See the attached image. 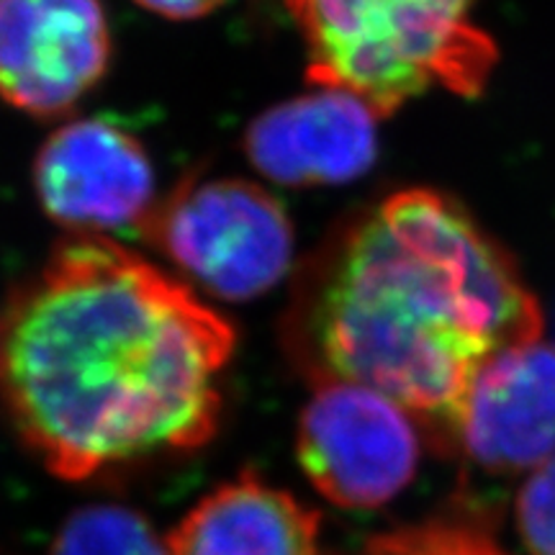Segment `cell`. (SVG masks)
Segmentation results:
<instances>
[{
  "label": "cell",
  "mask_w": 555,
  "mask_h": 555,
  "mask_svg": "<svg viewBox=\"0 0 555 555\" xmlns=\"http://www.w3.org/2000/svg\"><path fill=\"white\" fill-rule=\"evenodd\" d=\"M237 330L106 237L62 242L0 317V401L65 481L191 453L217 435Z\"/></svg>",
  "instance_id": "obj_1"
},
{
  "label": "cell",
  "mask_w": 555,
  "mask_h": 555,
  "mask_svg": "<svg viewBox=\"0 0 555 555\" xmlns=\"http://www.w3.org/2000/svg\"><path fill=\"white\" fill-rule=\"evenodd\" d=\"M543 339L515 260L446 193L406 189L319 249L291 304L286 347L317 384H356L409 412L440 450L478 371Z\"/></svg>",
  "instance_id": "obj_2"
},
{
  "label": "cell",
  "mask_w": 555,
  "mask_h": 555,
  "mask_svg": "<svg viewBox=\"0 0 555 555\" xmlns=\"http://www.w3.org/2000/svg\"><path fill=\"white\" fill-rule=\"evenodd\" d=\"M319 88L356 95L378 119L429 90L476 99L499 50L478 0H283Z\"/></svg>",
  "instance_id": "obj_3"
},
{
  "label": "cell",
  "mask_w": 555,
  "mask_h": 555,
  "mask_svg": "<svg viewBox=\"0 0 555 555\" xmlns=\"http://www.w3.org/2000/svg\"><path fill=\"white\" fill-rule=\"evenodd\" d=\"M139 234L221 301L268 294L294 262L286 208L245 178L185 180L155 204Z\"/></svg>",
  "instance_id": "obj_4"
},
{
  "label": "cell",
  "mask_w": 555,
  "mask_h": 555,
  "mask_svg": "<svg viewBox=\"0 0 555 555\" xmlns=\"http://www.w3.org/2000/svg\"><path fill=\"white\" fill-rule=\"evenodd\" d=\"M422 427L397 401L356 384H317L301 409L296 455L311 486L345 509H373L412 483Z\"/></svg>",
  "instance_id": "obj_5"
},
{
  "label": "cell",
  "mask_w": 555,
  "mask_h": 555,
  "mask_svg": "<svg viewBox=\"0 0 555 555\" xmlns=\"http://www.w3.org/2000/svg\"><path fill=\"white\" fill-rule=\"evenodd\" d=\"M34 189L47 217L103 237L144 224L155 208V168L129 129L95 116L47 137L34 159Z\"/></svg>",
  "instance_id": "obj_6"
},
{
  "label": "cell",
  "mask_w": 555,
  "mask_h": 555,
  "mask_svg": "<svg viewBox=\"0 0 555 555\" xmlns=\"http://www.w3.org/2000/svg\"><path fill=\"white\" fill-rule=\"evenodd\" d=\"M111 65L101 0H0V95L52 119L75 108Z\"/></svg>",
  "instance_id": "obj_7"
},
{
  "label": "cell",
  "mask_w": 555,
  "mask_h": 555,
  "mask_svg": "<svg viewBox=\"0 0 555 555\" xmlns=\"http://www.w3.org/2000/svg\"><path fill=\"white\" fill-rule=\"evenodd\" d=\"M457 453L489 476H519L555 455V347L535 339L499 352L470 384Z\"/></svg>",
  "instance_id": "obj_8"
},
{
  "label": "cell",
  "mask_w": 555,
  "mask_h": 555,
  "mask_svg": "<svg viewBox=\"0 0 555 555\" xmlns=\"http://www.w3.org/2000/svg\"><path fill=\"white\" fill-rule=\"evenodd\" d=\"M242 150L278 185H345L376 163L378 116L345 90L319 88L262 111L247 127Z\"/></svg>",
  "instance_id": "obj_9"
},
{
  "label": "cell",
  "mask_w": 555,
  "mask_h": 555,
  "mask_svg": "<svg viewBox=\"0 0 555 555\" xmlns=\"http://www.w3.org/2000/svg\"><path fill=\"white\" fill-rule=\"evenodd\" d=\"M168 555H319V515L294 494L242 474L191 506Z\"/></svg>",
  "instance_id": "obj_10"
},
{
  "label": "cell",
  "mask_w": 555,
  "mask_h": 555,
  "mask_svg": "<svg viewBox=\"0 0 555 555\" xmlns=\"http://www.w3.org/2000/svg\"><path fill=\"white\" fill-rule=\"evenodd\" d=\"M52 555H168L165 538L134 509L86 506L62 525Z\"/></svg>",
  "instance_id": "obj_11"
},
{
  "label": "cell",
  "mask_w": 555,
  "mask_h": 555,
  "mask_svg": "<svg viewBox=\"0 0 555 555\" xmlns=\"http://www.w3.org/2000/svg\"><path fill=\"white\" fill-rule=\"evenodd\" d=\"M363 555H512L474 522L453 517L399 527L376 535Z\"/></svg>",
  "instance_id": "obj_12"
},
{
  "label": "cell",
  "mask_w": 555,
  "mask_h": 555,
  "mask_svg": "<svg viewBox=\"0 0 555 555\" xmlns=\"http://www.w3.org/2000/svg\"><path fill=\"white\" fill-rule=\"evenodd\" d=\"M515 517L527 553L555 555V455L525 478Z\"/></svg>",
  "instance_id": "obj_13"
},
{
  "label": "cell",
  "mask_w": 555,
  "mask_h": 555,
  "mask_svg": "<svg viewBox=\"0 0 555 555\" xmlns=\"http://www.w3.org/2000/svg\"><path fill=\"white\" fill-rule=\"evenodd\" d=\"M157 16L170 18V21H193L201 16H208L211 11H217L224 0H134Z\"/></svg>",
  "instance_id": "obj_14"
}]
</instances>
